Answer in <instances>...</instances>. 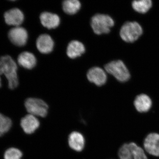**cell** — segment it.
<instances>
[{
	"instance_id": "3",
	"label": "cell",
	"mask_w": 159,
	"mask_h": 159,
	"mask_svg": "<svg viewBox=\"0 0 159 159\" xmlns=\"http://www.w3.org/2000/svg\"><path fill=\"white\" fill-rule=\"evenodd\" d=\"M143 33V29L140 24L136 21L125 23L120 31V35L123 41L127 43H133L136 41Z\"/></svg>"
},
{
	"instance_id": "13",
	"label": "cell",
	"mask_w": 159,
	"mask_h": 159,
	"mask_svg": "<svg viewBox=\"0 0 159 159\" xmlns=\"http://www.w3.org/2000/svg\"><path fill=\"white\" fill-rule=\"evenodd\" d=\"M134 105L136 109L139 112H146L151 108L152 101L148 95L141 94L136 97L134 101Z\"/></svg>"
},
{
	"instance_id": "21",
	"label": "cell",
	"mask_w": 159,
	"mask_h": 159,
	"mask_svg": "<svg viewBox=\"0 0 159 159\" xmlns=\"http://www.w3.org/2000/svg\"><path fill=\"white\" fill-rule=\"evenodd\" d=\"M119 157L120 159H134L129 144L125 143L119 148Z\"/></svg>"
},
{
	"instance_id": "18",
	"label": "cell",
	"mask_w": 159,
	"mask_h": 159,
	"mask_svg": "<svg viewBox=\"0 0 159 159\" xmlns=\"http://www.w3.org/2000/svg\"><path fill=\"white\" fill-rule=\"evenodd\" d=\"M134 10L139 13H145L150 9L152 6L151 0H139L134 1L132 3Z\"/></svg>"
},
{
	"instance_id": "8",
	"label": "cell",
	"mask_w": 159,
	"mask_h": 159,
	"mask_svg": "<svg viewBox=\"0 0 159 159\" xmlns=\"http://www.w3.org/2000/svg\"><path fill=\"white\" fill-rule=\"evenodd\" d=\"M87 77L89 81L98 86L105 84L107 80L105 71L99 67H94L89 70Z\"/></svg>"
},
{
	"instance_id": "17",
	"label": "cell",
	"mask_w": 159,
	"mask_h": 159,
	"mask_svg": "<svg viewBox=\"0 0 159 159\" xmlns=\"http://www.w3.org/2000/svg\"><path fill=\"white\" fill-rule=\"evenodd\" d=\"M81 7V3L78 0H66L62 3V8L67 14L73 15L77 13Z\"/></svg>"
},
{
	"instance_id": "15",
	"label": "cell",
	"mask_w": 159,
	"mask_h": 159,
	"mask_svg": "<svg viewBox=\"0 0 159 159\" xmlns=\"http://www.w3.org/2000/svg\"><path fill=\"white\" fill-rule=\"evenodd\" d=\"M85 51L83 44L77 40H73L69 43L67 48V55L72 59L81 56Z\"/></svg>"
},
{
	"instance_id": "2",
	"label": "cell",
	"mask_w": 159,
	"mask_h": 159,
	"mask_svg": "<svg viewBox=\"0 0 159 159\" xmlns=\"http://www.w3.org/2000/svg\"><path fill=\"white\" fill-rule=\"evenodd\" d=\"M114 24L113 19L107 15L97 14L91 19V27L94 32L97 34L109 33Z\"/></svg>"
},
{
	"instance_id": "20",
	"label": "cell",
	"mask_w": 159,
	"mask_h": 159,
	"mask_svg": "<svg viewBox=\"0 0 159 159\" xmlns=\"http://www.w3.org/2000/svg\"><path fill=\"white\" fill-rule=\"evenodd\" d=\"M134 159H148L143 148L134 142L129 143Z\"/></svg>"
},
{
	"instance_id": "10",
	"label": "cell",
	"mask_w": 159,
	"mask_h": 159,
	"mask_svg": "<svg viewBox=\"0 0 159 159\" xmlns=\"http://www.w3.org/2000/svg\"><path fill=\"white\" fill-rule=\"evenodd\" d=\"M38 50L43 54H49L53 51L54 42L52 38L48 34H41L36 40Z\"/></svg>"
},
{
	"instance_id": "19",
	"label": "cell",
	"mask_w": 159,
	"mask_h": 159,
	"mask_svg": "<svg viewBox=\"0 0 159 159\" xmlns=\"http://www.w3.org/2000/svg\"><path fill=\"white\" fill-rule=\"evenodd\" d=\"M12 122L10 118L0 113V137L8 132L11 127Z\"/></svg>"
},
{
	"instance_id": "14",
	"label": "cell",
	"mask_w": 159,
	"mask_h": 159,
	"mask_svg": "<svg viewBox=\"0 0 159 159\" xmlns=\"http://www.w3.org/2000/svg\"><path fill=\"white\" fill-rule=\"evenodd\" d=\"M69 145L72 149L77 152L81 151L84 148L85 140L82 134L74 131L69 137Z\"/></svg>"
},
{
	"instance_id": "16",
	"label": "cell",
	"mask_w": 159,
	"mask_h": 159,
	"mask_svg": "<svg viewBox=\"0 0 159 159\" xmlns=\"http://www.w3.org/2000/svg\"><path fill=\"white\" fill-rule=\"evenodd\" d=\"M17 61L20 66L29 70L33 68L36 64L35 56L28 51L21 53L18 57Z\"/></svg>"
},
{
	"instance_id": "5",
	"label": "cell",
	"mask_w": 159,
	"mask_h": 159,
	"mask_svg": "<svg viewBox=\"0 0 159 159\" xmlns=\"http://www.w3.org/2000/svg\"><path fill=\"white\" fill-rule=\"evenodd\" d=\"M27 111L35 116L45 117L48 110V106L43 100L37 98H29L25 101Z\"/></svg>"
},
{
	"instance_id": "7",
	"label": "cell",
	"mask_w": 159,
	"mask_h": 159,
	"mask_svg": "<svg viewBox=\"0 0 159 159\" xmlns=\"http://www.w3.org/2000/svg\"><path fill=\"white\" fill-rule=\"evenodd\" d=\"M144 147L149 154L159 157V134L156 133L148 134L144 141Z\"/></svg>"
},
{
	"instance_id": "11",
	"label": "cell",
	"mask_w": 159,
	"mask_h": 159,
	"mask_svg": "<svg viewBox=\"0 0 159 159\" xmlns=\"http://www.w3.org/2000/svg\"><path fill=\"white\" fill-rule=\"evenodd\" d=\"M20 125L25 133L31 134L39 127L40 122L36 116L29 114L21 119Z\"/></svg>"
},
{
	"instance_id": "23",
	"label": "cell",
	"mask_w": 159,
	"mask_h": 159,
	"mask_svg": "<svg viewBox=\"0 0 159 159\" xmlns=\"http://www.w3.org/2000/svg\"><path fill=\"white\" fill-rule=\"evenodd\" d=\"M2 80H1V78H0V87L2 86Z\"/></svg>"
},
{
	"instance_id": "12",
	"label": "cell",
	"mask_w": 159,
	"mask_h": 159,
	"mask_svg": "<svg viewBox=\"0 0 159 159\" xmlns=\"http://www.w3.org/2000/svg\"><path fill=\"white\" fill-rule=\"evenodd\" d=\"M42 25L48 29H55L59 26L60 17L57 15L48 11H44L40 16Z\"/></svg>"
},
{
	"instance_id": "6",
	"label": "cell",
	"mask_w": 159,
	"mask_h": 159,
	"mask_svg": "<svg viewBox=\"0 0 159 159\" xmlns=\"http://www.w3.org/2000/svg\"><path fill=\"white\" fill-rule=\"evenodd\" d=\"M8 36L11 42L18 47L25 46L28 39V32L25 29L20 26L11 29Z\"/></svg>"
},
{
	"instance_id": "4",
	"label": "cell",
	"mask_w": 159,
	"mask_h": 159,
	"mask_svg": "<svg viewBox=\"0 0 159 159\" xmlns=\"http://www.w3.org/2000/svg\"><path fill=\"white\" fill-rule=\"evenodd\" d=\"M104 69L107 73L113 76L120 82H125L130 78L129 71L121 60L111 61L106 65Z\"/></svg>"
},
{
	"instance_id": "9",
	"label": "cell",
	"mask_w": 159,
	"mask_h": 159,
	"mask_svg": "<svg viewBox=\"0 0 159 159\" xmlns=\"http://www.w3.org/2000/svg\"><path fill=\"white\" fill-rule=\"evenodd\" d=\"M5 21L9 25L19 26L24 20L22 11L17 8H14L6 11L4 14Z\"/></svg>"
},
{
	"instance_id": "1",
	"label": "cell",
	"mask_w": 159,
	"mask_h": 159,
	"mask_svg": "<svg viewBox=\"0 0 159 159\" xmlns=\"http://www.w3.org/2000/svg\"><path fill=\"white\" fill-rule=\"evenodd\" d=\"M17 70V65L11 57L6 55L0 57V75L6 76L11 89L16 88L19 84Z\"/></svg>"
},
{
	"instance_id": "22",
	"label": "cell",
	"mask_w": 159,
	"mask_h": 159,
	"mask_svg": "<svg viewBox=\"0 0 159 159\" xmlns=\"http://www.w3.org/2000/svg\"><path fill=\"white\" fill-rule=\"evenodd\" d=\"M23 154L21 152L18 148H9L4 154L5 159H21Z\"/></svg>"
}]
</instances>
